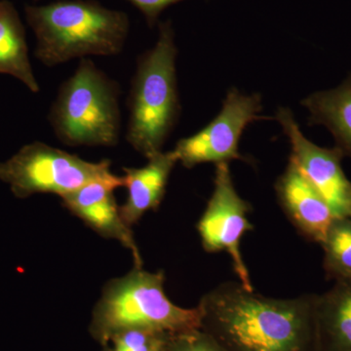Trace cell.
<instances>
[{"label":"cell","mask_w":351,"mask_h":351,"mask_svg":"<svg viewBox=\"0 0 351 351\" xmlns=\"http://www.w3.org/2000/svg\"><path fill=\"white\" fill-rule=\"evenodd\" d=\"M162 271L136 267L125 276L110 281L104 288L92 316L91 331L103 346L112 337L132 328H151L181 334L200 329L199 307L184 308L168 299Z\"/></svg>","instance_id":"4"},{"label":"cell","mask_w":351,"mask_h":351,"mask_svg":"<svg viewBox=\"0 0 351 351\" xmlns=\"http://www.w3.org/2000/svg\"><path fill=\"white\" fill-rule=\"evenodd\" d=\"M276 119L290 142V158L326 201L335 218L350 217L351 182L341 167L343 152L319 147L304 137L289 108H279Z\"/></svg>","instance_id":"9"},{"label":"cell","mask_w":351,"mask_h":351,"mask_svg":"<svg viewBox=\"0 0 351 351\" xmlns=\"http://www.w3.org/2000/svg\"><path fill=\"white\" fill-rule=\"evenodd\" d=\"M177 55L172 24L160 23L156 45L140 57L132 80L126 140L147 158L163 152L179 120Z\"/></svg>","instance_id":"3"},{"label":"cell","mask_w":351,"mask_h":351,"mask_svg":"<svg viewBox=\"0 0 351 351\" xmlns=\"http://www.w3.org/2000/svg\"><path fill=\"white\" fill-rule=\"evenodd\" d=\"M25 14L36 36L34 56L49 68L89 56L119 55L130 29L125 12L94 0L27 5Z\"/></svg>","instance_id":"2"},{"label":"cell","mask_w":351,"mask_h":351,"mask_svg":"<svg viewBox=\"0 0 351 351\" xmlns=\"http://www.w3.org/2000/svg\"><path fill=\"white\" fill-rule=\"evenodd\" d=\"M0 73L19 80L32 93L40 92L29 60L24 25L8 0H0Z\"/></svg>","instance_id":"15"},{"label":"cell","mask_w":351,"mask_h":351,"mask_svg":"<svg viewBox=\"0 0 351 351\" xmlns=\"http://www.w3.org/2000/svg\"><path fill=\"white\" fill-rule=\"evenodd\" d=\"M302 105L308 110L309 125L326 127L335 147L351 158V73L338 86L309 95Z\"/></svg>","instance_id":"14"},{"label":"cell","mask_w":351,"mask_h":351,"mask_svg":"<svg viewBox=\"0 0 351 351\" xmlns=\"http://www.w3.org/2000/svg\"><path fill=\"white\" fill-rule=\"evenodd\" d=\"M260 95H245L237 88L226 94L219 114L202 130L180 140L174 152L178 162L186 168L204 163H225L244 159L239 151V141L252 122L265 119L261 117Z\"/></svg>","instance_id":"7"},{"label":"cell","mask_w":351,"mask_h":351,"mask_svg":"<svg viewBox=\"0 0 351 351\" xmlns=\"http://www.w3.org/2000/svg\"><path fill=\"white\" fill-rule=\"evenodd\" d=\"M173 335L151 328H132L112 337V351H168Z\"/></svg>","instance_id":"17"},{"label":"cell","mask_w":351,"mask_h":351,"mask_svg":"<svg viewBox=\"0 0 351 351\" xmlns=\"http://www.w3.org/2000/svg\"><path fill=\"white\" fill-rule=\"evenodd\" d=\"M128 1L144 14L147 24L154 25L163 10L182 0H128Z\"/></svg>","instance_id":"19"},{"label":"cell","mask_w":351,"mask_h":351,"mask_svg":"<svg viewBox=\"0 0 351 351\" xmlns=\"http://www.w3.org/2000/svg\"><path fill=\"white\" fill-rule=\"evenodd\" d=\"M314 314L318 351H351V279L316 295Z\"/></svg>","instance_id":"13"},{"label":"cell","mask_w":351,"mask_h":351,"mask_svg":"<svg viewBox=\"0 0 351 351\" xmlns=\"http://www.w3.org/2000/svg\"><path fill=\"white\" fill-rule=\"evenodd\" d=\"M117 184L93 182L63 196L64 206L101 237L117 240L131 251L136 267H142L140 250L130 226L120 213L114 197Z\"/></svg>","instance_id":"10"},{"label":"cell","mask_w":351,"mask_h":351,"mask_svg":"<svg viewBox=\"0 0 351 351\" xmlns=\"http://www.w3.org/2000/svg\"><path fill=\"white\" fill-rule=\"evenodd\" d=\"M324 250L323 267L328 278L351 279V217L335 218L321 243Z\"/></svg>","instance_id":"16"},{"label":"cell","mask_w":351,"mask_h":351,"mask_svg":"<svg viewBox=\"0 0 351 351\" xmlns=\"http://www.w3.org/2000/svg\"><path fill=\"white\" fill-rule=\"evenodd\" d=\"M350 217H351V212H350Z\"/></svg>","instance_id":"20"},{"label":"cell","mask_w":351,"mask_h":351,"mask_svg":"<svg viewBox=\"0 0 351 351\" xmlns=\"http://www.w3.org/2000/svg\"><path fill=\"white\" fill-rule=\"evenodd\" d=\"M144 167L124 168L123 186L128 191L125 204L120 207L124 221L130 226L147 211L160 205L171 173L178 162L174 151L161 152L147 158Z\"/></svg>","instance_id":"12"},{"label":"cell","mask_w":351,"mask_h":351,"mask_svg":"<svg viewBox=\"0 0 351 351\" xmlns=\"http://www.w3.org/2000/svg\"><path fill=\"white\" fill-rule=\"evenodd\" d=\"M250 211L251 205L235 189L228 163L216 164L214 191L198 223L201 242L209 253H228L240 283L254 290L240 251L242 237L253 230L248 221Z\"/></svg>","instance_id":"8"},{"label":"cell","mask_w":351,"mask_h":351,"mask_svg":"<svg viewBox=\"0 0 351 351\" xmlns=\"http://www.w3.org/2000/svg\"><path fill=\"white\" fill-rule=\"evenodd\" d=\"M276 191L291 223L307 240L321 245L334 215L324 198L291 158L287 168L277 180Z\"/></svg>","instance_id":"11"},{"label":"cell","mask_w":351,"mask_h":351,"mask_svg":"<svg viewBox=\"0 0 351 351\" xmlns=\"http://www.w3.org/2000/svg\"><path fill=\"white\" fill-rule=\"evenodd\" d=\"M168 351H226L201 329L173 335Z\"/></svg>","instance_id":"18"},{"label":"cell","mask_w":351,"mask_h":351,"mask_svg":"<svg viewBox=\"0 0 351 351\" xmlns=\"http://www.w3.org/2000/svg\"><path fill=\"white\" fill-rule=\"evenodd\" d=\"M315 299H272L230 281L201 299L200 329L226 351H318Z\"/></svg>","instance_id":"1"},{"label":"cell","mask_w":351,"mask_h":351,"mask_svg":"<svg viewBox=\"0 0 351 351\" xmlns=\"http://www.w3.org/2000/svg\"><path fill=\"white\" fill-rule=\"evenodd\" d=\"M119 83L88 59L60 87L48 120L69 147H114L121 133Z\"/></svg>","instance_id":"5"},{"label":"cell","mask_w":351,"mask_h":351,"mask_svg":"<svg viewBox=\"0 0 351 351\" xmlns=\"http://www.w3.org/2000/svg\"><path fill=\"white\" fill-rule=\"evenodd\" d=\"M110 166V160L90 162L44 143L34 142L0 162V182L8 184L20 199L38 193H54L62 198L93 182L123 186V178L113 174Z\"/></svg>","instance_id":"6"}]
</instances>
